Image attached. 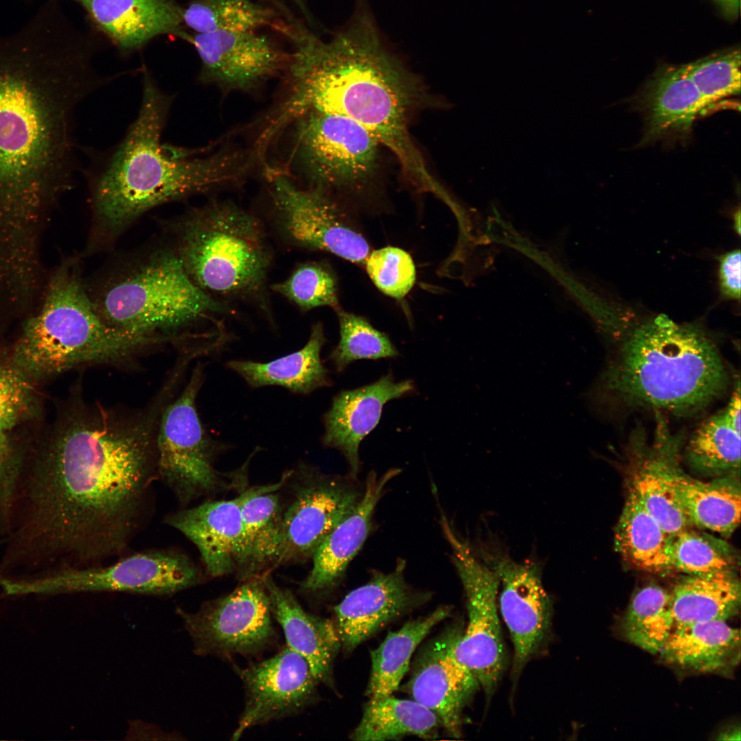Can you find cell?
<instances>
[{"mask_svg":"<svg viewBox=\"0 0 741 741\" xmlns=\"http://www.w3.org/2000/svg\"><path fill=\"white\" fill-rule=\"evenodd\" d=\"M162 408L121 415L75 401L38 453L14 532L21 555L78 567L121 554L143 521L156 474Z\"/></svg>","mask_w":741,"mask_h":741,"instance_id":"6da1fadb","label":"cell"},{"mask_svg":"<svg viewBox=\"0 0 741 741\" xmlns=\"http://www.w3.org/2000/svg\"><path fill=\"white\" fill-rule=\"evenodd\" d=\"M58 7L0 35V242L37 238L77 172L73 117L111 78L93 71Z\"/></svg>","mask_w":741,"mask_h":741,"instance_id":"7a4b0ae2","label":"cell"},{"mask_svg":"<svg viewBox=\"0 0 741 741\" xmlns=\"http://www.w3.org/2000/svg\"><path fill=\"white\" fill-rule=\"evenodd\" d=\"M287 36L294 43L286 69L293 88L287 109L291 115L315 110L351 119L395 155L414 185L439 193L442 186L409 130L419 86L384 49L370 19L358 15L327 42L298 23Z\"/></svg>","mask_w":741,"mask_h":741,"instance_id":"3957f363","label":"cell"},{"mask_svg":"<svg viewBox=\"0 0 741 741\" xmlns=\"http://www.w3.org/2000/svg\"><path fill=\"white\" fill-rule=\"evenodd\" d=\"M173 96L145 72L137 117L121 142L86 170L93 241L107 244L147 211L237 180L247 163L237 152L196 156L162 143Z\"/></svg>","mask_w":741,"mask_h":741,"instance_id":"277c9868","label":"cell"},{"mask_svg":"<svg viewBox=\"0 0 741 741\" xmlns=\"http://www.w3.org/2000/svg\"><path fill=\"white\" fill-rule=\"evenodd\" d=\"M728 383L720 353L705 331L660 315L621 339L600 384L620 406L683 416L706 408Z\"/></svg>","mask_w":741,"mask_h":741,"instance_id":"5b68a950","label":"cell"},{"mask_svg":"<svg viewBox=\"0 0 741 741\" xmlns=\"http://www.w3.org/2000/svg\"><path fill=\"white\" fill-rule=\"evenodd\" d=\"M173 338L114 329L97 313L77 263L50 275L39 310L23 323L10 346L20 369L36 383L84 365L126 362Z\"/></svg>","mask_w":741,"mask_h":741,"instance_id":"8992f818","label":"cell"},{"mask_svg":"<svg viewBox=\"0 0 741 741\" xmlns=\"http://www.w3.org/2000/svg\"><path fill=\"white\" fill-rule=\"evenodd\" d=\"M174 252L202 291L225 302L251 303L269 314L272 252L261 220L229 200L193 208L174 224Z\"/></svg>","mask_w":741,"mask_h":741,"instance_id":"52a82bcc","label":"cell"},{"mask_svg":"<svg viewBox=\"0 0 741 741\" xmlns=\"http://www.w3.org/2000/svg\"><path fill=\"white\" fill-rule=\"evenodd\" d=\"M89 295L108 326L142 336H172L229 306L198 287L173 249L152 252L116 272Z\"/></svg>","mask_w":741,"mask_h":741,"instance_id":"ba28073f","label":"cell"},{"mask_svg":"<svg viewBox=\"0 0 741 741\" xmlns=\"http://www.w3.org/2000/svg\"><path fill=\"white\" fill-rule=\"evenodd\" d=\"M197 365L182 391L160 416L156 438V474L183 506L201 496L226 489L237 473L217 471L214 460L224 444L206 431L196 401L203 382Z\"/></svg>","mask_w":741,"mask_h":741,"instance_id":"9c48e42d","label":"cell"},{"mask_svg":"<svg viewBox=\"0 0 741 741\" xmlns=\"http://www.w3.org/2000/svg\"><path fill=\"white\" fill-rule=\"evenodd\" d=\"M298 117L292 158L309 187H357L373 176L381 145L363 126L320 110Z\"/></svg>","mask_w":741,"mask_h":741,"instance_id":"30bf717a","label":"cell"},{"mask_svg":"<svg viewBox=\"0 0 741 741\" xmlns=\"http://www.w3.org/2000/svg\"><path fill=\"white\" fill-rule=\"evenodd\" d=\"M202 574L185 554L160 550L128 556L108 565L64 568L16 580L17 593L126 592L170 596L198 585Z\"/></svg>","mask_w":741,"mask_h":741,"instance_id":"8fae6325","label":"cell"},{"mask_svg":"<svg viewBox=\"0 0 741 741\" xmlns=\"http://www.w3.org/2000/svg\"><path fill=\"white\" fill-rule=\"evenodd\" d=\"M441 526L451 548V558L467 598L468 622L454 646L456 659L478 679L491 697L502 675L506 651L497 609L498 576L472 552L442 516Z\"/></svg>","mask_w":741,"mask_h":741,"instance_id":"7c38bea8","label":"cell"},{"mask_svg":"<svg viewBox=\"0 0 741 741\" xmlns=\"http://www.w3.org/2000/svg\"><path fill=\"white\" fill-rule=\"evenodd\" d=\"M176 613L198 655L255 656L277 640L263 576L244 580L230 593L203 604L196 612L177 609Z\"/></svg>","mask_w":741,"mask_h":741,"instance_id":"4fadbf2b","label":"cell"},{"mask_svg":"<svg viewBox=\"0 0 741 741\" xmlns=\"http://www.w3.org/2000/svg\"><path fill=\"white\" fill-rule=\"evenodd\" d=\"M327 191L302 188L284 174H274L269 192L277 228L297 247L364 263L370 250L367 241Z\"/></svg>","mask_w":741,"mask_h":741,"instance_id":"5bb4252c","label":"cell"},{"mask_svg":"<svg viewBox=\"0 0 741 741\" xmlns=\"http://www.w3.org/2000/svg\"><path fill=\"white\" fill-rule=\"evenodd\" d=\"M245 691V704L231 740L252 727L298 714L317 698L318 681L306 660L287 646L246 668L234 666Z\"/></svg>","mask_w":741,"mask_h":741,"instance_id":"9a60e30c","label":"cell"},{"mask_svg":"<svg viewBox=\"0 0 741 741\" xmlns=\"http://www.w3.org/2000/svg\"><path fill=\"white\" fill-rule=\"evenodd\" d=\"M310 472L283 511L274 566L312 556L362 496L349 480Z\"/></svg>","mask_w":741,"mask_h":741,"instance_id":"2e32d148","label":"cell"},{"mask_svg":"<svg viewBox=\"0 0 741 741\" xmlns=\"http://www.w3.org/2000/svg\"><path fill=\"white\" fill-rule=\"evenodd\" d=\"M201 60L200 80L248 91L287 69L290 54L258 31L187 34Z\"/></svg>","mask_w":741,"mask_h":741,"instance_id":"e0dca14e","label":"cell"},{"mask_svg":"<svg viewBox=\"0 0 741 741\" xmlns=\"http://www.w3.org/2000/svg\"><path fill=\"white\" fill-rule=\"evenodd\" d=\"M462 632L454 625L430 642L419 655L408 685L412 699L433 711L455 738L461 736L464 710L480 687L454 655Z\"/></svg>","mask_w":741,"mask_h":741,"instance_id":"ac0fdd59","label":"cell"},{"mask_svg":"<svg viewBox=\"0 0 741 741\" xmlns=\"http://www.w3.org/2000/svg\"><path fill=\"white\" fill-rule=\"evenodd\" d=\"M493 569L501 585L500 612L513 645V674L516 678L548 638L552 602L537 563L504 557L495 563Z\"/></svg>","mask_w":741,"mask_h":741,"instance_id":"d6986e66","label":"cell"},{"mask_svg":"<svg viewBox=\"0 0 741 741\" xmlns=\"http://www.w3.org/2000/svg\"><path fill=\"white\" fill-rule=\"evenodd\" d=\"M399 560L389 573L376 572L365 585L349 592L333 611L341 646L351 651L391 620L423 603L427 594L415 591L404 577Z\"/></svg>","mask_w":741,"mask_h":741,"instance_id":"ffe728a7","label":"cell"},{"mask_svg":"<svg viewBox=\"0 0 741 741\" xmlns=\"http://www.w3.org/2000/svg\"><path fill=\"white\" fill-rule=\"evenodd\" d=\"M414 389L412 380L397 381L388 372L372 384L342 390L333 397L323 416L322 443L344 456L351 478L355 479L360 470V443L378 424L384 405Z\"/></svg>","mask_w":741,"mask_h":741,"instance_id":"44dd1931","label":"cell"},{"mask_svg":"<svg viewBox=\"0 0 741 741\" xmlns=\"http://www.w3.org/2000/svg\"><path fill=\"white\" fill-rule=\"evenodd\" d=\"M400 473L391 469L380 476L368 475L364 491L353 510L325 537L314 552L313 567L301 583V591L318 596L333 589L366 541L375 508L388 483Z\"/></svg>","mask_w":741,"mask_h":741,"instance_id":"7402d4cb","label":"cell"},{"mask_svg":"<svg viewBox=\"0 0 741 741\" xmlns=\"http://www.w3.org/2000/svg\"><path fill=\"white\" fill-rule=\"evenodd\" d=\"M165 521L196 546L211 576H222L236 569L243 537L239 495L172 513Z\"/></svg>","mask_w":741,"mask_h":741,"instance_id":"603a6c76","label":"cell"},{"mask_svg":"<svg viewBox=\"0 0 741 741\" xmlns=\"http://www.w3.org/2000/svg\"><path fill=\"white\" fill-rule=\"evenodd\" d=\"M263 577L272 616L283 631L287 646L306 660L319 683L330 685L333 661L341 647L335 623L308 613L290 591L270 576Z\"/></svg>","mask_w":741,"mask_h":741,"instance_id":"cb8c5ba5","label":"cell"},{"mask_svg":"<svg viewBox=\"0 0 741 741\" xmlns=\"http://www.w3.org/2000/svg\"><path fill=\"white\" fill-rule=\"evenodd\" d=\"M645 117L644 143L668 136L686 135L709 105L689 77L685 65L658 73L637 99Z\"/></svg>","mask_w":741,"mask_h":741,"instance_id":"d4e9b609","label":"cell"},{"mask_svg":"<svg viewBox=\"0 0 741 741\" xmlns=\"http://www.w3.org/2000/svg\"><path fill=\"white\" fill-rule=\"evenodd\" d=\"M95 22L123 49H134L154 37L183 38L181 8L175 0H84Z\"/></svg>","mask_w":741,"mask_h":741,"instance_id":"484cf974","label":"cell"},{"mask_svg":"<svg viewBox=\"0 0 741 741\" xmlns=\"http://www.w3.org/2000/svg\"><path fill=\"white\" fill-rule=\"evenodd\" d=\"M326 340L323 325L318 322L312 325L307 342L298 351L268 362L233 360L226 364L252 388L279 386L307 395L332 384L320 356Z\"/></svg>","mask_w":741,"mask_h":741,"instance_id":"4316f807","label":"cell"},{"mask_svg":"<svg viewBox=\"0 0 741 741\" xmlns=\"http://www.w3.org/2000/svg\"><path fill=\"white\" fill-rule=\"evenodd\" d=\"M279 483L252 488L239 495L243 528L237 567L242 580L255 577L268 565L274 566L283 514Z\"/></svg>","mask_w":741,"mask_h":741,"instance_id":"83f0119b","label":"cell"},{"mask_svg":"<svg viewBox=\"0 0 741 741\" xmlns=\"http://www.w3.org/2000/svg\"><path fill=\"white\" fill-rule=\"evenodd\" d=\"M740 646L739 630L715 620L674 626L659 653L670 663L710 672L736 664Z\"/></svg>","mask_w":741,"mask_h":741,"instance_id":"f1b7e54d","label":"cell"},{"mask_svg":"<svg viewBox=\"0 0 741 741\" xmlns=\"http://www.w3.org/2000/svg\"><path fill=\"white\" fill-rule=\"evenodd\" d=\"M672 479L689 524L727 536L738 528L741 495L736 477L701 481L683 473L677 462Z\"/></svg>","mask_w":741,"mask_h":741,"instance_id":"f546056e","label":"cell"},{"mask_svg":"<svg viewBox=\"0 0 741 741\" xmlns=\"http://www.w3.org/2000/svg\"><path fill=\"white\" fill-rule=\"evenodd\" d=\"M615 546L633 567L653 574L672 569L670 536L630 488L615 530Z\"/></svg>","mask_w":741,"mask_h":741,"instance_id":"4dcf8cb0","label":"cell"},{"mask_svg":"<svg viewBox=\"0 0 741 741\" xmlns=\"http://www.w3.org/2000/svg\"><path fill=\"white\" fill-rule=\"evenodd\" d=\"M670 593L674 626L726 621L740 608V584L734 572L687 575Z\"/></svg>","mask_w":741,"mask_h":741,"instance_id":"1f68e13d","label":"cell"},{"mask_svg":"<svg viewBox=\"0 0 741 741\" xmlns=\"http://www.w3.org/2000/svg\"><path fill=\"white\" fill-rule=\"evenodd\" d=\"M450 613L449 607L443 606L425 617L410 621L400 629L388 633L383 642L370 651L371 672L366 690L369 698L390 696L398 690L417 646Z\"/></svg>","mask_w":741,"mask_h":741,"instance_id":"d6a6232c","label":"cell"},{"mask_svg":"<svg viewBox=\"0 0 741 741\" xmlns=\"http://www.w3.org/2000/svg\"><path fill=\"white\" fill-rule=\"evenodd\" d=\"M441 725L438 716L414 700L390 696L370 698L351 734L353 740H388L405 736L434 738Z\"/></svg>","mask_w":741,"mask_h":741,"instance_id":"836d02e7","label":"cell"},{"mask_svg":"<svg viewBox=\"0 0 741 741\" xmlns=\"http://www.w3.org/2000/svg\"><path fill=\"white\" fill-rule=\"evenodd\" d=\"M685 457L694 469L709 475H739L740 432L726 419L723 410L705 420L693 432Z\"/></svg>","mask_w":741,"mask_h":741,"instance_id":"e575fe53","label":"cell"},{"mask_svg":"<svg viewBox=\"0 0 741 741\" xmlns=\"http://www.w3.org/2000/svg\"><path fill=\"white\" fill-rule=\"evenodd\" d=\"M182 19L200 34L258 31L266 26L277 30L282 21L273 10L250 0H191L183 9Z\"/></svg>","mask_w":741,"mask_h":741,"instance_id":"d590c367","label":"cell"},{"mask_svg":"<svg viewBox=\"0 0 741 741\" xmlns=\"http://www.w3.org/2000/svg\"><path fill=\"white\" fill-rule=\"evenodd\" d=\"M674 626L671 593L655 585L635 594L622 623L626 638L652 654L660 652Z\"/></svg>","mask_w":741,"mask_h":741,"instance_id":"8d00e7d4","label":"cell"},{"mask_svg":"<svg viewBox=\"0 0 741 741\" xmlns=\"http://www.w3.org/2000/svg\"><path fill=\"white\" fill-rule=\"evenodd\" d=\"M340 327V340L329 359L338 373L358 360L393 358L399 353L387 335L375 329L365 318L336 310Z\"/></svg>","mask_w":741,"mask_h":741,"instance_id":"74e56055","label":"cell"},{"mask_svg":"<svg viewBox=\"0 0 741 741\" xmlns=\"http://www.w3.org/2000/svg\"><path fill=\"white\" fill-rule=\"evenodd\" d=\"M37 384L16 365L10 347L0 342V428L12 433L38 413Z\"/></svg>","mask_w":741,"mask_h":741,"instance_id":"f35d334b","label":"cell"},{"mask_svg":"<svg viewBox=\"0 0 741 741\" xmlns=\"http://www.w3.org/2000/svg\"><path fill=\"white\" fill-rule=\"evenodd\" d=\"M670 555L672 569L687 575L733 572L735 566L725 542L687 528L672 537Z\"/></svg>","mask_w":741,"mask_h":741,"instance_id":"ab89813d","label":"cell"},{"mask_svg":"<svg viewBox=\"0 0 741 741\" xmlns=\"http://www.w3.org/2000/svg\"><path fill=\"white\" fill-rule=\"evenodd\" d=\"M270 289L307 311L327 306L340 308L336 281L324 264L308 261L297 266L285 280L272 284Z\"/></svg>","mask_w":741,"mask_h":741,"instance_id":"60d3db41","label":"cell"},{"mask_svg":"<svg viewBox=\"0 0 741 741\" xmlns=\"http://www.w3.org/2000/svg\"><path fill=\"white\" fill-rule=\"evenodd\" d=\"M690 79L710 106L740 91L739 51L711 56L685 65Z\"/></svg>","mask_w":741,"mask_h":741,"instance_id":"b9f144b4","label":"cell"},{"mask_svg":"<svg viewBox=\"0 0 741 741\" xmlns=\"http://www.w3.org/2000/svg\"><path fill=\"white\" fill-rule=\"evenodd\" d=\"M366 272L384 294L396 299L405 296L416 280L411 256L401 248L387 246L373 251L365 261Z\"/></svg>","mask_w":741,"mask_h":741,"instance_id":"7bdbcfd3","label":"cell"},{"mask_svg":"<svg viewBox=\"0 0 741 741\" xmlns=\"http://www.w3.org/2000/svg\"><path fill=\"white\" fill-rule=\"evenodd\" d=\"M740 253L738 248L718 257L720 292L725 298L738 301L740 298Z\"/></svg>","mask_w":741,"mask_h":741,"instance_id":"ee69618b","label":"cell"},{"mask_svg":"<svg viewBox=\"0 0 741 741\" xmlns=\"http://www.w3.org/2000/svg\"><path fill=\"white\" fill-rule=\"evenodd\" d=\"M11 434L0 428V469L18 473L24 464L25 451Z\"/></svg>","mask_w":741,"mask_h":741,"instance_id":"f6af8a7d","label":"cell"},{"mask_svg":"<svg viewBox=\"0 0 741 741\" xmlns=\"http://www.w3.org/2000/svg\"><path fill=\"white\" fill-rule=\"evenodd\" d=\"M732 427L740 432V384L738 379L727 405L722 410Z\"/></svg>","mask_w":741,"mask_h":741,"instance_id":"bcb514c9","label":"cell"},{"mask_svg":"<svg viewBox=\"0 0 741 741\" xmlns=\"http://www.w3.org/2000/svg\"><path fill=\"white\" fill-rule=\"evenodd\" d=\"M740 733L739 729H728L727 732L720 734V736H722V738H720V740H732L731 736H733V740H740Z\"/></svg>","mask_w":741,"mask_h":741,"instance_id":"7dc6e473","label":"cell"},{"mask_svg":"<svg viewBox=\"0 0 741 741\" xmlns=\"http://www.w3.org/2000/svg\"><path fill=\"white\" fill-rule=\"evenodd\" d=\"M735 228L738 233H740V209L735 213L734 215Z\"/></svg>","mask_w":741,"mask_h":741,"instance_id":"c3c4849f","label":"cell"},{"mask_svg":"<svg viewBox=\"0 0 741 741\" xmlns=\"http://www.w3.org/2000/svg\"><path fill=\"white\" fill-rule=\"evenodd\" d=\"M722 1H724L725 3H729V4H730V3L735 4L738 0H722Z\"/></svg>","mask_w":741,"mask_h":741,"instance_id":"681fc988","label":"cell"},{"mask_svg":"<svg viewBox=\"0 0 741 741\" xmlns=\"http://www.w3.org/2000/svg\"><path fill=\"white\" fill-rule=\"evenodd\" d=\"M78 1H82H82H84V0H78Z\"/></svg>","mask_w":741,"mask_h":741,"instance_id":"f907efd6","label":"cell"}]
</instances>
